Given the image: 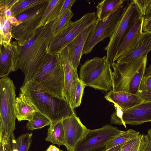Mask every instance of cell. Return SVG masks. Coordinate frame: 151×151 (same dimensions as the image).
Instances as JSON below:
<instances>
[{
	"label": "cell",
	"instance_id": "cell-29",
	"mask_svg": "<svg viewBox=\"0 0 151 151\" xmlns=\"http://www.w3.org/2000/svg\"><path fill=\"white\" fill-rule=\"evenodd\" d=\"M115 111L112 113L110 118V123L119 125H123L126 129V124L122 119L123 110L116 104H114Z\"/></svg>",
	"mask_w": 151,
	"mask_h": 151
},
{
	"label": "cell",
	"instance_id": "cell-15",
	"mask_svg": "<svg viewBox=\"0 0 151 151\" xmlns=\"http://www.w3.org/2000/svg\"><path fill=\"white\" fill-rule=\"evenodd\" d=\"M19 46L16 41L0 44V78L7 77L18 57Z\"/></svg>",
	"mask_w": 151,
	"mask_h": 151
},
{
	"label": "cell",
	"instance_id": "cell-19",
	"mask_svg": "<svg viewBox=\"0 0 151 151\" xmlns=\"http://www.w3.org/2000/svg\"><path fill=\"white\" fill-rule=\"evenodd\" d=\"M104 97L108 101L116 104L123 110L143 102L137 95L126 92H114L112 90L107 93Z\"/></svg>",
	"mask_w": 151,
	"mask_h": 151
},
{
	"label": "cell",
	"instance_id": "cell-9",
	"mask_svg": "<svg viewBox=\"0 0 151 151\" xmlns=\"http://www.w3.org/2000/svg\"><path fill=\"white\" fill-rule=\"evenodd\" d=\"M124 4L119 6L106 19L96 20L85 44L82 56L91 52L99 42L111 37L124 9Z\"/></svg>",
	"mask_w": 151,
	"mask_h": 151
},
{
	"label": "cell",
	"instance_id": "cell-3",
	"mask_svg": "<svg viewBox=\"0 0 151 151\" xmlns=\"http://www.w3.org/2000/svg\"><path fill=\"white\" fill-rule=\"evenodd\" d=\"M147 55L122 63L112 62V91L137 95L145 73Z\"/></svg>",
	"mask_w": 151,
	"mask_h": 151
},
{
	"label": "cell",
	"instance_id": "cell-46",
	"mask_svg": "<svg viewBox=\"0 0 151 151\" xmlns=\"http://www.w3.org/2000/svg\"><path fill=\"white\" fill-rule=\"evenodd\" d=\"M2 43V39L1 37V32L0 31V44H1Z\"/></svg>",
	"mask_w": 151,
	"mask_h": 151
},
{
	"label": "cell",
	"instance_id": "cell-39",
	"mask_svg": "<svg viewBox=\"0 0 151 151\" xmlns=\"http://www.w3.org/2000/svg\"><path fill=\"white\" fill-rule=\"evenodd\" d=\"M106 149L105 145L102 146L92 148L85 151H104Z\"/></svg>",
	"mask_w": 151,
	"mask_h": 151
},
{
	"label": "cell",
	"instance_id": "cell-14",
	"mask_svg": "<svg viewBox=\"0 0 151 151\" xmlns=\"http://www.w3.org/2000/svg\"><path fill=\"white\" fill-rule=\"evenodd\" d=\"M122 119L125 124L135 125L151 121V102H143L123 110Z\"/></svg>",
	"mask_w": 151,
	"mask_h": 151
},
{
	"label": "cell",
	"instance_id": "cell-21",
	"mask_svg": "<svg viewBox=\"0 0 151 151\" xmlns=\"http://www.w3.org/2000/svg\"><path fill=\"white\" fill-rule=\"evenodd\" d=\"M64 0H50L37 29L44 27L57 19Z\"/></svg>",
	"mask_w": 151,
	"mask_h": 151
},
{
	"label": "cell",
	"instance_id": "cell-34",
	"mask_svg": "<svg viewBox=\"0 0 151 151\" xmlns=\"http://www.w3.org/2000/svg\"><path fill=\"white\" fill-rule=\"evenodd\" d=\"M76 1V0H65L57 19L62 16L68 9H70Z\"/></svg>",
	"mask_w": 151,
	"mask_h": 151
},
{
	"label": "cell",
	"instance_id": "cell-47",
	"mask_svg": "<svg viewBox=\"0 0 151 151\" xmlns=\"http://www.w3.org/2000/svg\"><path fill=\"white\" fill-rule=\"evenodd\" d=\"M60 151H63L62 150H60Z\"/></svg>",
	"mask_w": 151,
	"mask_h": 151
},
{
	"label": "cell",
	"instance_id": "cell-25",
	"mask_svg": "<svg viewBox=\"0 0 151 151\" xmlns=\"http://www.w3.org/2000/svg\"><path fill=\"white\" fill-rule=\"evenodd\" d=\"M47 0H17L12 7L11 11L12 16L16 17L26 11Z\"/></svg>",
	"mask_w": 151,
	"mask_h": 151
},
{
	"label": "cell",
	"instance_id": "cell-28",
	"mask_svg": "<svg viewBox=\"0 0 151 151\" xmlns=\"http://www.w3.org/2000/svg\"><path fill=\"white\" fill-rule=\"evenodd\" d=\"M51 123V121L46 116L37 111L34 113L32 119L28 121L26 124V127L28 130L33 131L50 125Z\"/></svg>",
	"mask_w": 151,
	"mask_h": 151
},
{
	"label": "cell",
	"instance_id": "cell-24",
	"mask_svg": "<svg viewBox=\"0 0 151 151\" xmlns=\"http://www.w3.org/2000/svg\"><path fill=\"white\" fill-rule=\"evenodd\" d=\"M137 95L143 102H151V65L146 69Z\"/></svg>",
	"mask_w": 151,
	"mask_h": 151
},
{
	"label": "cell",
	"instance_id": "cell-36",
	"mask_svg": "<svg viewBox=\"0 0 151 151\" xmlns=\"http://www.w3.org/2000/svg\"><path fill=\"white\" fill-rule=\"evenodd\" d=\"M8 20L14 27L16 26L19 24V22L16 17L12 16L9 17Z\"/></svg>",
	"mask_w": 151,
	"mask_h": 151
},
{
	"label": "cell",
	"instance_id": "cell-33",
	"mask_svg": "<svg viewBox=\"0 0 151 151\" xmlns=\"http://www.w3.org/2000/svg\"><path fill=\"white\" fill-rule=\"evenodd\" d=\"M142 16L145 15L146 11L151 5V0H133Z\"/></svg>",
	"mask_w": 151,
	"mask_h": 151
},
{
	"label": "cell",
	"instance_id": "cell-40",
	"mask_svg": "<svg viewBox=\"0 0 151 151\" xmlns=\"http://www.w3.org/2000/svg\"><path fill=\"white\" fill-rule=\"evenodd\" d=\"M10 151H19L16 147V141L15 140H12L10 142Z\"/></svg>",
	"mask_w": 151,
	"mask_h": 151
},
{
	"label": "cell",
	"instance_id": "cell-20",
	"mask_svg": "<svg viewBox=\"0 0 151 151\" xmlns=\"http://www.w3.org/2000/svg\"><path fill=\"white\" fill-rule=\"evenodd\" d=\"M13 108L18 122L31 120L35 112L37 111L28 98L20 92L18 96L16 97Z\"/></svg>",
	"mask_w": 151,
	"mask_h": 151
},
{
	"label": "cell",
	"instance_id": "cell-23",
	"mask_svg": "<svg viewBox=\"0 0 151 151\" xmlns=\"http://www.w3.org/2000/svg\"><path fill=\"white\" fill-rule=\"evenodd\" d=\"M62 120L51 122L47 129L46 141L59 146L64 145V131Z\"/></svg>",
	"mask_w": 151,
	"mask_h": 151
},
{
	"label": "cell",
	"instance_id": "cell-17",
	"mask_svg": "<svg viewBox=\"0 0 151 151\" xmlns=\"http://www.w3.org/2000/svg\"><path fill=\"white\" fill-rule=\"evenodd\" d=\"M95 22L87 27L67 46L69 49L72 64L75 70H77L80 64L85 44Z\"/></svg>",
	"mask_w": 151,
	"mask_h": 151
},
{
	"label": "cell",
	"instance_id": "cell-38",
	"mask_svg": "<svg viewBox=\"0 0 151 151\" xmlns=\"http://www.w3.org/2000/svg\"><path fill=\"white\" fill-rule=\"evenodd\" d=\"M144 151H151V141L149 140L147 135L146 144Z\"/></svg>",
	"mask_w": 151,
	"mask_h": 151
},
{
	"label": "cell",
	"instance_id": "cell-6",
	"mask_svg": "<svg viewBox=\"0 0 151 151\" xmlns=\"http://www.w3.org/2000/svg\"><path fill=\"white\" fill-rule=\"evenodd\" d=\"M106 58L96 57L86 60L81 65L80 78L86 86L105 92L112 90V71Z\"/></svg>",
	"mask_w": 151,
	"mask_h": 151
},
{
	"label": "cell",
	"instance_id": "cell-2",
	"mask_svg": "<svg viewBox=\"0 0 151 151\" xmlns=\"http://www.w3.org/2000/svg\"><path fill=\"white\" fill-rule=\"evenodd\" d=\"M20 92L28 98L37 111L51 122L76 114L74 109L65 98L44 91L33 81L23 84L20 88Z\"/></svg>",
	"mask_w": 151,
	"mask_h": 151
},
{
	"label": "cell",
	"instance_id": "cell-5",
	"mask_svg": "<svg viewBox=\"0 0 151 151\" xmlns=\"http://www.w3.org/2000/svg\"><path fill=\"white\" fill-rule=\"evenodd\" d=\"M44 91L64 98V73L58 54L47 53L32 80Z\"/></svg>",
	"mask_w": 151,
	"mask_h": 151
},
{
	"label": "cell",
	"instance_id": "cell-41",
	"mask_svg": "<svg viewBox=\"0 0 151 151\" xmlns=\"http://www.w3.org/2000/svg\"><path fill=\"white\" fill-rule=\"evenodd\" d=\"M60 150L54 145H52L49 146L45 151H60Z\"/></svg>",
	"mask_w": 151,
	"mask_h": 151
},
{
	"label": "cell",
	"instance_id": "cell-35",
	"mask_svg": "<svg viewBox=\"0 0 151 151\" xmlns=\"http://www.w3.org/2000/svg\"><path fill=\"white\" fill-rule=\"evenodd\" d=\"M146 135L142 134L140 142L131 151H144L146 144Z\"/></svg>",
	"mask_w": 151,
	"mask_h": 151
},
{
	"label": "cell",
	"instance_id": "cell-26",
	"mask_svg": "<svg viewBox=\"0 0 151 151\" xmlns=\"http://www.w3.org/2000/svg\"><path fill=\"white\" fill-rule=\"evenodd\" d=\"M139 133V132L132 129H129L126 131H123L106 144V149L121 144L137 137Z\"/></svg>",
	"mask_w": 151,
	"mask_h": 151
},
{
	"label": "cell",
	"instance_id": "cell-18",
	"mask_svg": "<svg viewBox=\"0 0 151 151\" xmlns=\"http://www.w3.org/2000/svg\"><path fill=\"white\" fill-rule=\"evenodd\" d=\"M143 17L141 16L129 30L118 48L113 60H116L137 43L141 37L143 32L142 25Z\"/></svg>",
	"mask_w": 151,
	"mask_h": 151
},
{
	"label": "cell",
	"instance_id": "cell-30",
	"mask_svg": "<svg viewBox=\"0 0 151 151\" xmlns=\"http://www.w3.org/2000/svg\"><path fill=\"white\" fill-rule=\"evenodd\" d=\"M86 86L80 79L76 88L73 108L80 106L82 99L84 89Z\"/></svg>",
	"mask_w": 151,
	"mask_h": 151
},
{
	"label": "cell",
	"instance_id": "cell-12",
	"mask_svg": "<svg viewBox=\"0 0 151 151\" xmlns=\"http://www.w3.org/2000/svg\"><path fill=\"white\" fill-rule=\"evenodd\" d=\"M50 0L43 3L33 15L13 27L12 36L16 40L19 46H23L33 36Z\"/></svg>",
	"mask_w": 151,
	"mask_h": 151
},
{
	"label": "cell",
	"instance_id": "cell-13",
	"mask_svg": "<svg viewBox=\"0 0 151 151\" xmlns=\"http://www.w3.org/2000/svg\"><path fill=\"white\" fill-rule=\"evenodd\" d=\"M64 145L68 151H75L76 146L87 129L76 114L62 120Z\"/></svg>",
	"mask_w": 151,
	"mask_h": 151
},
{
	"label": "cell",
	"instance_id": "cell-44",
	"mask_svg": "<svg viewBox=\"0 0 151 151\" xmlns=\"http://www.w3.org/2000/svg\"><path fill=\"white\" fill-rule=\"evenodd\" d=\"M149 141H151V129H149L147 131V134L146 135Z\"/></svg>",
	"mask_w": 151,
	"mask_h": 151
},
{
	"label": "cell",
	"instance_id": "cell-43",
	"mask_svg": "<svg viewBox=\"0 0 151 151\" xmlns=\"http://www.w3.org/2000/svg\"><path fill=\"white\" fill-rule=\"evenodd\" d=\"M5 6V0H0V10Z\"/></svg>",
	"mask_w": 151,
	"mask_h": 151
},
{
	"label": "cell",
	"instance_id": "cell-22",
	"mask_svg": "<svg viewBox=\"0 0 151 151\" xmlns=\"http://www.w3.org/2000/svg\"><path fill=\"white\" fill-rule=\"evenodd\" d=\"M125 1V0H104L99 2L96 6L97 20L106 19Z\"/></svg>",
	"mask_w": 151,
	"mask_h": 151
},
{
	"label": "cell",
	"instance_id": "cell-32",
	"mask_svg": "<svg viewBox=\"0 0 151 151\" xmlns=\"http://www.w3.org/2000/svg\"><path fill=\"white\" fill-rule=\"evenodd\" d=\"M142 134L124 143L121 151H131L140 142Z\"/></svg>",
	"mask_w": 151,
	"mask_h": 151
},
{
	"label": "cell",
	"instance_id": "cell-8",
	"mask_svg": "<svg viewBox=\"0 0 151 151\" xmlns=\"http://www.w3.org/2000/svg\"><path fill=\"white\" fill-rule=\"evenodd\" d=\"M97 17L94 12L85 14L74 22L70 21L67 27L58 35L52 36L49 45L48 53L58 54L85 29L96 22Z\"/></svg>",
	"mask_w": 151,
	"mask_h": 151
},
{
	"label": "cell",
	"instance_id": "cell-10",
	"mask_svg": "<svg viewBox=\"0 0 151 151\" xmlns=\"http://www.w3.org/2000/svg\"><path fill=\"white\" fill-rule=\"evenodd\" d=\"M123 131L110 124L96 129H87L78 142L75 151H85L104 145Z\"/></svg>",
	"mask_w": 151,
	"mask_h": 151
},
{
	"label": "cell",
	"instance_id": "cell-45",
	"mask_svg": "<svg viewBox=\"0 0 151 151\" xmlns=\"http://www.w3.org/2000/svg\"><path fill=\"white\" fill-rule=\"evenodd\" d=\"M3 150V147L2 146V144L0 142V151H2Z\"/></svg>",
	"mask_w": 151,
	"mask_h": 151
},
{
	"label": "cell",
	"instance_id": "cell-11",
	"mask_svg": "<svg viewBox=\"0 0 151 151\" xmlns=\"http://www.w3.org/2000/svg\"><path fill=\"white\" fill-rule=\"evenodd\" d=\"M64 73L63 96L74 109L76 88L80 80L77 70L72 64L68 47L67 46L58 53Z\"/></svg>",
	"mask_w": 151,
	"mask_h": 151
},
{
	"label": "cell",
	"instance_id": "cell-27",
	"mask_svg": "<svg viewBox=\"0 0 151 151\" xmlns=\"http://www.w3.org/2000/svg\"><path fill=\"white\" fill-rule=\"evenodd\" d=\"M73 15L71 9H69L62 16L54 21L50 27L52 36L58 35L63 31Z\"/></svg>",
	"mask_w": 151,
	"mask_h": 151
},
{
	"label": "cell",
	"instance_id": "cell-4",
	"mask_svg": "<svg viewBox=\"0 0 151 151\" xmlns=\"http://www.w3.org/2000/svg\"><path fill=\"white\" fill-rule=\"evenodd\" d=\"M16 87L8 77L0 78V142L5 147L8 144L16 129L13 104Z\"/></svg>",
	"mask_w": 151,
	"mask_h": 151
},
{
	"label": "cell",
	"instance_id": "cell-16",
	"mask_svg": "<svg viewBox=\"0 0 151 151\" xmlns=\"http://www.w3.org/2000/svg\"><path fill=\"white\" fill-rule=\"evenodd\" d=\"M151 49V32H143L142 35L133 46L116 60L122 63L130 62L147 55Z\"/></svg>",
	"mask_w": 151,
	"mask_h": 151
},
{
	"label": "cell",
	"instance_id": "cell-7",
	"mask_svg": "<svg viewBox=\"0 0 151 151\" xmlns=\"http://www.w3.org/2000/svg\"><path fill=\"white\" fill-rule=\"evenodd\" d=\"M142 16L133 0L128 1L107 45L104 48L106 51V60L111 67L116 51L129 30Z\"/></svg>",
	"mask_w": 151,
	"mask_h": 151
},
{
	"label": "cell",
	"instance_id": "cell-37",
	"mask_svg": "<svg viewBox=\"0 0 151 151\" xmlns=\"http://www.w3.org/2000/svg\"><path fill=\"white\" fill-rule=\"evenodd\" d=\"M124 143L113 147L111 148L107 149L104 151H121Z\"/></svg>",
	"mask_w": 151,
	"mask_h": 151
},
{
	"label": "cell",
	"instance_id": "cell-31",
	"mask_svg": "<svg viewBox=\"0 0 151 151\" xmlns=\"http://www.w3.org/2000/svg\"><path fill=\"white\" fill-rule=\"evenodd\" d=\"M143 17L142 32H151V5L147 9L145 15Z\"/></svg>",
	"mask_w": 151,
	"mask_h": 151
},
{
	"label": "cell",
	"instance_id": "cell-42",
	"mask_svg": "<svg viewBox=\"0 0 151 151\" xmlns=\"http://www.w3.org/2000/svg\"><path fill=\"white\" fill-rule=\"evenodd\" d=\"M3 150L2 151H10V141L4 147H3Z\"/></svg>",
	"mask_w": 151,
	"mask_h": 151
},
{
	"label": "cell",
	"instance_id": "cell-1",
	"mask_svg": "<svg viewBox=\"0 0 151 151\" xmlns=\"http://www.w3.org/2000/svg\"><path fill=\"white\" fill-rule=\"evenodd\" d=\"M53 22L37 29L33 36L23 46L19 47V54L12 72L19 69L22 71L24 75L23 84L33 80L48 53Z\"/></svg>",
	"mask_w": 151,
	"mask_h": 151
}]
</instances>
